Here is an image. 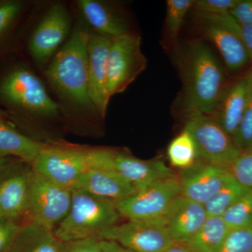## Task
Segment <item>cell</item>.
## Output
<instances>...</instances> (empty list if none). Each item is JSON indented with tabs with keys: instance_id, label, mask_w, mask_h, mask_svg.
<instances>
[{
	"instance_id": "obj_19",
	"label": "cell",
	"mask_w": 252,
	"mask_h": 252,
	"mask_svg": "<svg viewBox=\"0 0 252 252\" xmlns=\"http://www.w3.org/2000/svg\"><path fill=\"white\" fill-rule=\"evenodd\" d=\"M77 4L96 32L111 38L130 32L125 20L107 3L97 0H80Z\"/></svg>"
},
{
	"instance_id": "obj_6",
	"label": "cell",
	"mask_w": 252,
	"mask_h": 252,
	"mask_svg": "<svg viewBox=\"0 0 252 252\" xmlns=\"http://www.w3.org/2000/svg\"><path fill=\"white\" fill-rule=\"evenodd\" d=\"M72 190L31 170L26 215L30 223L54 230L70 208Z\"/></svg>"
},
{
	"instance_id": "obj_22",
	"label": "cell",
	"mask_w": 252,
	"mask_h": 252,
	"mask_svg": "<svg viewBox=\"0 0 252 252\" xmlns=\"http://www.w3.org/2000/svg\"><path fill=\"white\" fill-rule=\"evenodd\" d=\"M61 243L54 230L29 223L21 228L6 252H60Z\"/></svg>"
},
{
	"instance_id": "obj_25",
	"label": "cell",
	"mask_w": 252,
	"mask_h": 252,
	"mask_svg": "<svg viewBox=\"0 0 252 252\" xmlns=\"http://www.w3.org/2000/svg\"><path fill=\"white\" fill-rule=\"evenodd\" d=\"M235 178L230 181L207 203L204 204L208 217H222L249 190Z\"/></svg>"
},
{
	"instance_id": "obj_13",
	"label": "cell",
	"mask_w": 252,
	"mask_h": 252,
	"mask_svg": "<svg viewBox=\"0 0 252 252\" xmlns=\"http://www.w3.org/2000/svg\"><path fill=\"white\" fill-rule=\"evenodd\" d=\"M70 29L65 5L61 2L52 5L34 29L28 44L32 57L39 65H45L54 58Z\"/></svg>"
},
{
	"instance_id": "obj_8",
	"label": "cell",
	"mask_w": 252,
	"mask_h": 252,
	"mask_svg": "<svg viewBox=\"0 0 252 252\" xmlns=\"http://www.w3.org/2000/svg\"><path fill=\"white\" fill-rule=\"evenodd\" d=\"M187 118L185 128L193 137L199 158L228 168L241 152L233 139L211 116L197 114Z\"/></svg>"
},
{
	"instance_id": "obj_31",
	"label": "cell",
	"mask_w": 252,
	"mask_h": 252,
	"mask_svg": "<svg viewBox=\"0 0 252 252\" xmlns=\"http://www.w3.org/2000/svg\"><path fill=\"white\" fill-rule=\"evenodd\" d=\"M218 252H252V228L230 230Z\"/></svg>"
},
{
	"instance_id": "obj_7",
	"label": "cell",
	"mask_w": 252,
	"mask_h": 252,
	"mask_svg": "<svg viewBox=\"0 0 252 252\" xmlns=\"http://www.w3.org/2000/svg\"><path fill=\"white\" fill-rule=\"evenodd\" d=\"M147 64L139 34L130 32L113 38L107 63L109 97L124 92L144 71Z\"/></svg>"
},
{
	"instance_id": "obj_20",
	"label": "cell",
	"mask_w": 252,
	"mask_h": 252,
	"mask_svg": "<svg viewBox=\"0 0 252 252\" xmlns=\"http://www.w3.org/2000/svg\"><path fill=\"white\" fill-rule=\"evenodd\" d=\"M30 172H16L0 181V216L16 220L26 215Z\"/></svg>"
},
{
	"instance_id": "obj_17",
	"label": "cell",
	"mask_w": 252,
	"mask_h": 252,
	"mask_svg": "<svg viewBox=\"0 0 252 252\" xmlns=\"http://www.w3.org/2000/svg\"><path fill=\"white\" fill-rule=\"evenodd\" d=\"M71 190L85 192L114 202L133 195L137 189L122 176L111 170L92 169L78 178Z\"/></svg>"
},
{
	"instance_id": "obj_36",
	"label": "cell",
	"mask_w": 252,
	"mask_h": 252,
	"mask_svg": "<svg viewBox=\"0 0 252 252\" xmlns=\"http://www.w3.org/2000/svg\"><path fill=\"white\" fill-rule=\"evenodd\" d=\"M101 252H135L121 244L109 240H99Z\"/></svg>"
},
{
	"instance_id": "obj_10",
	"label": "cell",
	"mask_w": 252,
	"mask_h": 252,
	"mask_svg": "<svg viewBox=\"0 0 252 252\" xmlns=\"http://www.w3.org/2000/svg\"><path fill=\"white\" fill-rule=\"evenodd\" d=\"M99 240H114L135 252H165L175 244L162 217L128 220L104 231Z\"/></svg>"
},
{
	"instance_id": "obj_37",
	"label": "cell",
	"mask_w": 252,
	"mask_h": 252,
	"mask_svg": "<svg viewBox=\"0 0 252 252\" xmlns=\"http://www.w3.org/2000/svg\"><path fill=\"white\" fill-rule=\"evenodd\" d=\"M240 33L252 64V26H240Z\"/></svg>"
},
{
	"instance_id": "obj_16",
	"label": "cell",
	"mask_w": 252,
	"mask_h": 252,
	"mask_svg": "<svg viewBox=\"0 0 252 252\" xmlns=\"http://www.w3.org/2000/svg\"><path fill=\"white\" fill-rule=\"evenodd\" d=\"M175 243H185L201 228L208 218L202 204L179 195L162 217Z\"/></svg>"
},
{
	"instance_id": "obj_15",
	"label": "cell",
	"mask_w": 252,
	"mask_h": 252,
	"mask_svg": "<svg viewBox=\"0 0 252 252\" xmlns=\"http://www.w3.org/2000/svg\"><path fill=\"white\" fill-rule=\"evenodd\" d=\"M182 171L181 195L202 205L234 178L228 169L204 160Z\"/></svg>"
},
{
	"instance_id": "obj_23",
	"label": "cell",
	"mask_w": 252,
	"mask_h": 252,
	"mask_svg": "<svg viewBox=\"0 0 252 252\" xmlns=\"http://www.w3.org/2000/svg\"><path fill=\"white\" fill-rule=\"evenodd\" d=\"M230 232L222 217H208L198 231L184 244L193 252H218Z\"/></svg>"
},
{
	"instance_id": "obj_29",
	"label": "cell",
	"mask_w": 252,
	"mask_h": 252,
	"mask_svg": "<svg viewBox=\"0 0 252 252\" xmlns=\"http://www.w3.org/2000/svg\"><path fill=\"white\" fill-rule=\"evenodd\" d=\"M227 169L239 183L252 189V147L241 151Z\"/></svg>"
},
{
	"instance_id": "obj_38",
	"label": "cell",
	"mask_w": 252,
	"mask_h": 252,
	"mask_svg": "<svg viewBox=\"0 0 252 252\" xmlns=\"http://www.w3.org/2000/svg\"><path fill=\"white\" fill-rule=\"evenodd\" d=\"M165 252H193L184 243H175Z\"/></svg>"
},
{
	"instance_id": "obj_4",
	"label": "cell",
	"mask_w": 252,
	"mask_h": 252,
	"mask_svg": "<svg viewBox=\"0 0 252 252\" xmlns=\"http://www.w3.org/2000/svg\"><path fill=\"white\" fill-rule=\"evenodd\" d=\"M94 150L49 144L32 162V170L71 190L80 176L94 169Z\"/></svg>"
},
{
	"instance_id": "obj_30",
	"label": "cell",
	"mask_w": 252,
	"mask_h": 252,
	"mask_svg": "<svg viewBox=\"0 0 252 252\" xmlns=\"http://www.w3.org/2000/svg\"><path fill=\"white\" fill-rule=\"evenodd\" d=\"M239 0H194L193 9L198 18L230 14Z\"/></svg>"
},
{
	"instance_id": "obj_35",
	"label": "cell",
	"mask_w": 252,
	"mask_h": 252,
	"mask_svg": "<svg viewBox=\"0 0 252 252\" xmlns=\"http://www.w3.org/2000/svg\"><path fill=\"white\" fill-rule=\"evenodd\" d=\"M230 14L240 26H252V0H239Z\"/></svg>"
},
{
	"instance_id": "obj_9",
	"label": "cell",
	"mask_w": 252,
	"mask_h": 252,
	"mask_svg": "<svg viewBox=\"0 0 252 252\" xmlns=\"http://www.w3.org/2000/svg\"><path fill=\"white\" fill-rule=\"evenodd\" d=\"M181 195L180 179L175 176L157 181L133 195L115 202L121 216L127 220H151L163 217Z\"/></svg>"
},
{
	"instance_id": "obj_5",
	"label": "cell",
	"mask_w": 252,
	"mask_h": 252,
	"mask_svg": "<svg viewBox=\"0 0 252 252\" xmlns=\"http://www.w3.org/2000/svg\"><path fill=\"white\" fill-rule=\"evenodd\" d=\"M0 97L36 117H54L59 114V104L50 97L40 79L26 68H16L2 79Z\"/></svg>"
},
{
	"instance_id": "obj_33",
	"label": "cell",
	"mask_w": 252,
	"mask_h": 252,
	"mask_svg": "<svg viewBox=\"0 0 252 252\" xmlns=\"http://www.w3.org/2000/svg\"><path fill=\"white\" fill-rule=\"evenodd\" d=\"M22 227L14 220L0 216V252H6Z\"/></svg>"
},
{
	"instance_id": "obj_18",
	"label": "cell",
	"mask_w": 252,
	"mask_h": 252,
	"mask_svg": "<svg viewBox=\"0 0 252 252\" xmlns=\"http://www.w3.org/2000/svg\"><path fill=\"white\" fill-rule=\"evenodd\" d=\"M247 96V79L244 74L228 83L211 117L233 139L243 120Z\"/></svg>"
},
{
	"instance_id": "obj_1",
	"label": "cell",
	"mask_w": 252,
	"mask_h": 252,
	"mask_svg": "<svg viewBox=\"0 0 252 252\" xmlns=\"http://www.w3.org/2000/svg\"><path fill=\"white\" fill-rule=\"evenodd\" d=\"M177 63L183 81L185 115H211L228 84L217 56L206 43L195 39L179 50Z\"/></svg>"
},
{
	"instance_id": "obj_21",
	"label": "cell",
	"mask_w": 252,
	"mask_h": 252,
	"mask_svg": "<svg viewBox=\"0 0 252 252\" xmlns=\"http://www.w3.org/2000/svg\"><path fill=\"white\" fill-rule=\"evenodd\" d=\"M49 146L23 135L0 117V155L18 158L31 165L36 156Z\"/></svg>"
},
{
	"instance_id": "obj_32",
	"label": "cell",
	"mask_w": 252,
	"mask_h": 252,
	"mask_svg": "<svg viewBox=\"0 0 252 252\" xmlns=\"http://www.w3.org/2000/svg\"><path fill=\"white\" fill-rule=\"evenodd\" d=\"M23 6V3L18 1L0 2V39L21 14Z\"/></svg>"
},
{
	"instance_id": "obj_26",
	"label": "cell",
	"mask_w": 252,
	"mask_h": 252,
	"mask_svg": "<svg viewBox=\"0 0 252 252\" xmlns=\"http://www.w3.org/2000/svg\"><path fill=\"white\" fill-rule=\"evenodd\" d=\"M222 218L230 230L252 228V189L242 195Z\"/></svg>"
},
{
	"instance_id": "obj_2",
	"label": "cell",
	"mask_w": 252,
	"mask_h": 252,
	"mask_svg": "<svg viewBox=\"0 0 252 252\" xmlns=\"http://www.w3.org/2000/svg\"><path fill=\"white\" fill-rule=\"evenodd\" d=\"M90 34L85 26H76L67 42L55 54L45 72L57 94L68 103L81 108H94L88 74Z\"/></svg>"
},
{
	"instance_id": "obj_34",
	"label": "cell",
	"mask_w": 252,
	"mask_h": 252,
	"mask_svg": "<svg viewBox=\"0 0 252 252\" xmlns=\"http://www.w3.org/2000/svg\"><path fill=\"white\" fill-rule=\"evenodd\" d=\"M60 252H101L99 240L88 238L62 242Z\"/></svg>"
},
{
	"instance_id": "obj_24",
	"label": "cell",
	"mask_w": 252,
	"mask_h": 252,
	"mask_svg": "<svg viewBox=\"0 0 252 252\" xmlns=\"http://www.w3.org/2000/svg\"><path fill=\"white\" fill-rule=\"evenodd\" d=\"M167 154L172 166L182 170L193 166L199 158L193 137L185 128L169 144Z\"/></svg>"
},
{
	"instance_id": "obj_39",
	"label": "cell",
	"mask_w": 252,
	"mask_h": 252,
	"mask_svg": "<svg viewBox=\"0 0 252 252\" xmlns=\"http://www.w3.org/2000/svg\"><path fill=\"white\" fill-rule=\"evenodd\" d=\"M11 157L0 155V172L6 168L11 162Z\"/></svg>"
},
{
	"instance_id": "obj_12",
	"label": "cell",
	"mask_w": 252,
	"mask_h": 252,
	"mask_svg": "<svg viewBox=\"0 0 252 252\" xmlns=\"http://www.w3.org/2000/svg\"><path fill=\"white\" fill-rule=\"evenodd\" d=\"M98 169L116 172L135 186L137 190L157 181L175 176L162 160H142L125 152L109 149H100Z\"/></svg>"
},
{
	"instance_id": "obj_11",
	"label": "cell",
	"mask_w": 252,
	"mask_h": 252,
	"mask_svg": "<svg viewBox=\"0 0 252 252\" xmlns=\"http://www.w3.org/2000/svg\"><path fill=\"white\" fill-rule=\"evenodd\" d=\"M203 35L220 51L225 67L231 72L245 69L250 57L240 33V25L230 14L199 18Z\"/></svg>"
},
{
	"instance_id": "obj_3",
	"label": "cell",
	"mask_w": 252,
	"mask_h": 252,
	"mask_svg": "<svg viewBox=\"0 0 252 252\" xmlns=\"http://www.w3.org/2000/svg\"><path fill=\"white\" fill-rule=\"evenodd\" d=\"M72 193L69 212L54 230L60 241L99 240L102 233L118 224L121 215L115 202L78 190Z\"/></svg>"
},
{
	"instance_id": "obj_14",
	"label": "cell",
	"mask_w": 252,
	"mask_h": 252,
	"mask_svg": "<svg viewBox=\"0 0 252 252\" xmlns=\"http://www.w3.org/2000/svg\"><path fill=\"white\" fill-rule=\"evenodd\" d=\"M112 39L93 32L88 44L89 95L94 108L102 118L105 117L110 99L107 91V63Z\"/></svg>"
},
{
	"instance_id": "obj_28",
	"label": "cell",
	"mask_w": 252,
	"mask_h": 252,
	"mask_svg": "<svg viewBox=\"0 0 252 252\" xmlns=\"http://www.w3.org/2000/svg\"><path fill=\"white\" fill-rule=\"evenodd\" d=\"M247 79V96L243 120L233 141L240 151L252 147V66L245 74Z\"/></svg>"
},
{
	"instance_id": "obj_27",
	"label": "cell",
	"mask_w": 252,
	"mask_h": 252,
	"mask_svg": "<svg viewBox=\"0 0 252 252\" xmlns=\"http://www.w3.org/2000/svg\"><path fill=\"white\" fill-rule=\"evenodd\" d=\"M194 0H167L165 31L169 41L175 44L186 16L193 9Z\"/></svg>"
}]
</instances>
